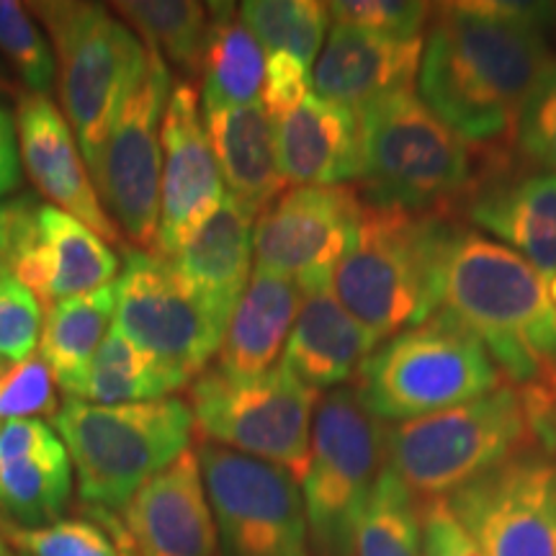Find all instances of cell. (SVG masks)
Listing matches in <instances>:
<instances>
[{"instance_id": "74e56055", "label": "cell", "mask_w": 556, "mask_h": 556, "mask_svg": "<svg viewBox=\"0 0 556 556\" xmlns=\"http://www.w3.org/2000/svg\"><path fill=\"white\" fill-rule=\"evenodd\" d=\"M50 368L39 356L13 364L11 371L0 379V426L11 420H39L60 409L58 392Z\"/></svg>"}, {"instance_id": "8fae6325", "label": "cell", "mask_w": 556, "mask_h": 556, "mask_svg": "<svg viewBox=\"0 0 556 556\" xmlns=\"http://www.w3.org/2000/svg\"><path fill=\"white\" fill-rule=\"evenodd\" d=\"M114 325L176 389L191 387L206 371L225 338V325L186 287L170 261L150 250H127L116 281Z\"/></svg>"}, {"instance_id": "5b68a950", "label": "cell", "mask_w": 556, "mask_h": 556, "mask_svg": "<svg viewBox=\"0 0 556 556\" xmlns=\"http://www.w3.org/2000/svg\"><path fill=\"white\" fill-rule=\"evenodd\" d=\"M88 510L122 513L129 500L191 448L193 413L180 397L93 405L67 397L52 417Z\"/></svg>"}, {"instance_id": "3957f363", "label": "cell", "mask_w": 556, "mask_h": 556, "mask_svg": "<svg viewBox=\"0 0 556 556\" xmlns=\"http://www.w3.org/2000/svg\"><path fill=\"white\" fill-rule=\"evenodd\" d=\"M443 307L482 340L516 387L536 381L556 356L548 281L503 242L464 229L451 253Z\"/></svg>"}, {"instance_id": "e0dca14e", "label": "cell", "mask_w": 556, "mask_h": 556, "mask_svg": "<svg viewBox=\"0 0 556 556\" xmlns=\"http://www.w3.org/2000/svg\"><path fill=\"white\" fill-rule=\"evenodd\" d=\"M462 208L546 281L556 276V173L523 157L520 163L507 155L490 157Z\"/></svg>"}, {"instance_id": "30bf717a", "label": "cell", "mask_w": 556, "mask_h": 556, "mask_svg": "<svg viewBox=\"0 0 556 556\" xmlns=\"http://www.w3.org/2000/svg\"><path fill=\"white\" fill-rule=\"evenodd\" d=\"M317 402L319 394L281 364L250 379L227 377L208 366L189 394L201 441L287 469L296 482L309 464Z\"/></svg>"}, {"instance_id": "d4e9b609", "label": "cell", "mask_w": 556, "mask_h": 556, "mask_svg": "<svg viewBox=\"0 0 556 556\" xmlns=\"http://www.w3.org/2000/svg\"><path fill=\"white\" fill-rule=\"evenodd\" d=\"M304 299L291 278L255 266L229 317L214 368L227 377L250 379L278 366Z\"/></svg>"}, {"instance_id": "bcb514c9", "label": "cell", "mask_w": 556, "mask_h": 556, "mask_svg": "<svg viewBox=\"0 0 556 556\" xmlns=\"http://www.w3.org/2000/svg\"><path fill=\"white\" fill-rule=\"evenodd\" d=\"M539 379H541V381H546V384L552 387L554 392H556V356L552 358V364H548V366L544 368V374H541Z\"/></svg>"}, {"instance_id": "7bdbcfd3", "label": "cell", "mask_w": 556, "mask_h": 556, "mask_svg": "<svg viewBox=\"0 0 556 556\" xmlns=\"http://www.w3.org/2000/svg\"><path fill=\"white\" fill-rule=\"evenodd\" d=\"M37 206L31 197L0 201V278H9L16 270Z\"/></svg>"}, {"instance_id": "5bb4252c", "label": "cell", "mask_w": 556, "mask_h": 556, "mask_svg": "<svg viewBox=\"0 0 556 556\" xmlns=\"http://www.w3.org/2000/svg\"><path fill=\"white\" fill-rule=\"evenodd\" d=\"M361 212L364 201L348 186H291L255 219V266L291 278L304 296L330 291Z\"/></svg>"}, {"instance_id": "60d3db41", "label": "cell", "mask_w": 556, "mask_h": 556, "mask_svg": "<svg viewBox=\"0 0 556 556\" xmlns=\"http://www.w3.org/2000/svg\"><path fill=\"white\" fill-rule=\"evenodd\" d=\"M420 526L426 556H484L467 528L451 513L446 497L420 503Z\"/></svg>"}, {"instance_id": "44dd1931", "label": "cell", "mask_w": 556, "mask_h": 556, "mask_svg": "<svg viewBox=\"0 0 556 556\" xmlns=\"http://www.w3.org/2000/svg\"><path fill=\"white\" fill-rule=\"evenodd\" d=\"M422 39H394L358 26L332 24L317 65L312 70V88L323 101L351 111L415 88L420 73Z\"/></svg>"}, {"instance_id": "cb8c5ba5", "label": "cell", "mask_w": 556, "mask_h": 556, "mask_svg": "<svg viewBox=\"0 0 556 556\" xmlns=\"http://www.w3.org/2000/svg\"><path fill=\"white\" fill-rule=\"evenodd\" d=\"M379 345L332 291L304 299L283 348L281 366L312 392H332L356 379L358 368Z\"/></svg>"}, {"instance_id": "f6af8a7d", "label": "cell", "mask_w": 556, "mask_h": 556, "mask_svg": "<svg viewBox=\"0 0 556 556\" xmlns=\"http://www.w3.org/2000/svg\"><path fill=\"white\" fill-rule=\"evenodd\" d=\"M106 520L111 523V528H114L116 539H119L122 556H137V554H135V546H131V539H129L127 528H124V523H122V518L114 516V513H106Z\"/></svg>"}, {"instance_id": "4316f807", "label": "cell", "mask_w": 556, "mask_h": 556, "mask_svg": "<svg viewBox=\"0 0 556 556\" xmlns=\"http://www.w3.org/2000/svg\"><path fill=\"white\" fill-rule=\"evenodd\" d=\"M116 283L45 307L39 332V358L50 368L54 384L67 397H78L96 353L114 325Z\"/></svg>"}, {"instance_id": "e575fe53", "label": "cell", "mask_w": 556, "mask_h": 556, "mask_svg": "<svg viewBox=\"0 0 556 556\" xmlns=\"http://www.w3.org/2000/svg\"><path fill=\"white\" fill-rule=\"evenodd\" d=\"M0 52L29 93H47L52 88L58 75L54 50L26 5L0 0Z\"/></svg>"}, {"instance_id": "277c9868", "label": "cell", "mask_w": 556, "mask_h": 556, "mask_svg": "<svg viewBox=\"0 0 556 556\" xmlns=\"http://www.w3.org/2000/svg\"><path fill=\"white\" fill-rule=\"evenodd\" d=\"M361 178L366 206L454 217L475 189L471 144L422 103L415 88L397 90L358 111Z\"/></svg>"}, {"instance_id": "83f0119b", "label": "cell", "mask_w": 556, "mask_h": 556, "mask_svg": "<svg viewBox=\"0 0 556 556\" xmlns=\"http://www.w3.org/2000/svg\"><path fill=\"white\" fill-rule=\"evenodd\" d=\"M208 37L201 65V109H238L261 101L268 54L242 24L235 3H208Z\"/></svg>"}, {"instance_id": "f546056e", "label": "cell", "mask_w": 556, "mask_h": 556, "mask_svg": "<svg viewBox=\"0 0 556 556\" xmlns=\"http://www.w3.org/2000/svg\"><path fill=\"white\" fill-rule=\"evenodd\" d=\"M73 497L67 448L0 467V526L45 528L62 520Z\"/></svg>"}, {"instance_id": "9a60e30c", "label": "cell", "mask_w": 556, "mask_h": 556, "mask_svg": "<svg viewBox=\"0 0 556 556\" xmlns=\"http://www.w3.org/2000/svg\"><path fill=\"white\" fill-rule=\"evenodd\" d=\"M446 503L484 556H556V456L523 451Z\"/></svg>"}, {"instance_id": "c3c4849f", "label": "cell", "mask_w": 556, "mask_h": 556, "mask_svg": "<svg viewBox=\"0 0 556 556\" xmlns=\"http://www.w3.org/2000/svg\"><path fill=\"white\" fill-rule=\"evenodd\" d=\"M11 361H5V358H0V379H3L5 377V374H9L11 371Z\"/></svg>"}, {"instance_id": "7c38bea8", "label": "cell", "mask_w": 556, "mask_h": 556, "mask_svg": "<svg viewBox=\"0 0 556 556\" xmlns=\"http://www.w3.org/2000/svg\"><path fill=\"white\" fill-rule=\"evenodd\" d=\"M219 556H312L299 482L287 469L201 441Z\"/></svg>"}, {"instance_id": "f1b7e54d", "label": "cell", "mask_w": 556, "mask_h": 556, "mask_svg": "<svg viewBox=\"0 0 556 556\" xmlns=\"http://www.w3.org/2000/svg\"><path fill=\"white\" fill-rule=\"evenodd\" d=\"M148 50L157 52L165 65L178 67L186 80L201 75L208 37V3L199 0H127L111 5Z\"/></svg>"}, {"instance_id": "ffe728a7", "label": "cell", "mask_w": 556, "mask_h": 556, "mask_svg": "<svg viewBox=\"0 0 556 556\" xmlns=\"http://www.w3.org/2000/svg\"><path fill=\"white\" fill-rule=\"evenodd\" d=\"M116 274L119 258L106 240L58 206H37L29 240L21 250L13 278L31 289L39 304L50 307L67 299L86 296L114 283Z\"/></svg>"}, {"instance_id": "d6986e66", "label": "cell", "mask_w": 556, "mask_h": 556, "mask_svg": "<svg viewBox=\"0 0 556 556\" xmlns=\"http://www.w3.org/2000/svg\"><path fill=\"white\" fill-rule=\"evenodd\" d=\"M122 513L137 556H219L197 448L152 477Z\"/></svg>"}, {"instance_id": "7402d4cb", "label": "cell", "mask_w": 556, "mask_h": 556, "mask_svg": "<svg viewBox=\"0 0 556 556\" xmlns=\"http://www.w3.org/2000/svg\"><path fill=\"white\" fill-rule=\"evenodd\" d=\"M278 168L287 186H345L361 178L356 111L309 93L276 122Z\"/></svg>"}, {"instance_id": "9c48e42d", "label": "cell", "mask_w": 556, "mask_h": 556, "mask_svg": "<svg viewBox=\"0 0 556 556\" xmlns=\"http://www.w3.org/2000/svg\"><path fill=\"white\" fill-rule=\"evenodd\" d=\"M384 428L353 384L319 397L309 464L299 482L312 556H356L368 500L384 469Z\"/></svg>"}, {"instance_id": "603a6c76", "label": "cell", "mask_w": 556, "mask_h": 556, "mask_svg": "<svg viewBox=\"0 0 556 556\" xmlns=\"http://www.w3.org/2000/svg\"><path fill=\"white\" fill-rule=\"evenodd\" d=\"M255 217L232 197L170 255V266L227 328L253 276Z\"/></svg>"}, {"instance_id": "b9f144b4", "label": "cell", "mask_w": 556, "mask_h": 556, "mask_svg": "<svg viewBox=\"0 0 556 556\" xmlns=\"http://www.w3.org/2000/svg\"><path fill=\"white\" fill-rule=\"evenodd\" d=\"M65 451L52 426L41 420H11L0 426V467L24 458Z\"/></svg>"}, {"instance_id": "4dcf8cb0", "label": "cell", "mask_w": 556, "mask_h": 556, "mask_svg": "<svg viewBox=\"0 0 556 556\" xmlns=\"http://www.w3.org/2000/svg\"><path fill=\"white\" fill-rule=\"evenodd\" d=\"M173 392L178 389L168 374L148 353L139 351L116 325H111L83 392L75 400L93 402V405H131V402L170 397Z\"/></svg>"}, {"instance_id": "484cf974", "label": "cell", "mask_w": 556, "mask_h": 556, "mask_svg": "<svg viewBox=\"0 0 556 556\" xmlns=\"http://www.w3.org/2000/svg\"><path fill=\"white\" fill-rule=\"evenodd\" d=\"M204 122L227 197L258 219L263 208L289 189L278 168L276 124L261 101L238 109L204 111Z\"/></svg>"}, {"instance_id": "7a4b0ae2", "label": "cell", "mask_w": 556, "mask_h": 556, "mask_svg": "<svg viewBox=\"0 0 556 556\" xmlns=\"http://www.w3.org/2000/svg\"><path fill=\"white\" fill-rule=\"evenodd\" d=\"M448 214L366 206L330 291L377 340L443 307L451 253L464 232Z\"/></svg>"}, {"instance_id": "8d00e7d4", "label": "cell", "mask_w": 556, "mask_h": 556, "mask_svg": "<svg viewBox=\"0 0 556 556\" xmlns=\"http://www.w3.org/2000/svg\"><path fill=\"white\" fill-rule=\"evenodd\" d=\"M513 142L526 163L556 173V58L528 96Z\"/></svg>"}, {"instance_id": "d590c367", "label": "cell", "mask_w": 556, "mask_h": 556, "mask_svg": "<svg viewBox=\"0 0 556 556\" xmlns=\"http://www.w3.org/2000/svg\"><path fill=\"white\" fill-rule=\"evenodd\" d=\"M336 24L358 26L394 39H422L435 5L417 0H336L328 3Z\"/></svg>"}, {"instance_id": "8992f818", "label": "cell", "mask_w": 556, "mask_h": 556, "mask_svg": "<svg viewBox=\"0 0 556 556\" xmlns=\"http://www.w3.org/2000/svg\"><path fill=\"white\" fill-rule=\"evenodd\" d=\"M500 379L482 340L441 307L426 323L381 340L353 387L379 422L397 426L495 392Z\"/></svg>"}, {"instance_id": "ac0fdd59", "label": "cell", "mask_w": 556, "mask_h": 556, "mask_svg": "<svg viewBox=\"0 0 556 556\" xmlns=\"http://www.w3.org/2000/svg\"><path fill=\"white\" fill-rule=\"evenodd\" d=\"M21 163L41 197L80 219L101 240L124 245L122 229L109 217L65 114L47 93H24L16 114Z\"/></svg>"}, {"instance_id": "7dc6e473", "label": "cell", "mask_w": 556, "mask_h": 556, "mask_svg": "<svg viewBox=\"0 0 556 556\" xmlns=\"http://www.w3.org/2000/svg\"><path fill=\"white\" fill-rule=\"evenodd\" d=\"M0 556H21V554L9 544V541L0 536Z\"/></svg>"}, {"instance_id": "ee69618b", "label": "cell", "mask_w": 556, "mask_h": 556, "mask_svg": "<svg viewBox=\"0 0 556 556\" xmlns=\"http://www.w3.org/2000/svg\"><path fill=\"white\" fill-rule=\"evenodd\" d=\"M21 144L16 119L5 106H0V199L9 197L21 186Z\"/></svg>"}, {"instance_id": "f35d334b", "label": "cell", "mask_w": 556, "mask_h": 556, "mask_svg": "<svg viewBox=\"0 0 556 556\" xmlns=\"http://www.w3.org/2000/svg\"><path fill=\"white\" fill-rule=\"evenodd\" d=\"M39 299L18 278H0V358L21 364L39 348L41 332Z\"/></svg>"}, {"instance_id": "1f68e13d", "label": "cell", "mask_w": 556, "mask_h": 556, "mask_svg": "<svg viewBox=\"0 0 556 556\" xmlns=\"http://www.w3.org/2000/svg\"><path fill=\"white\" fill-rule=\"evenodd\" d=\"M238 13L268 54H291L304 65L319 58L330 31V9L319 0H248Z\"/></svg>"}, {"instance_id": "52a82bcc", "label": "cell", "mask_w": 556, "mask_h": 556, "mask_svg": "<svg viewBox=\"0 0 556 556\" xmlns=\"http://www.w3.org/2000/svg\"><path fill=\"white\" fill-rule=\"evenodd\" d=\"M531 446L523 394L497 387L464 405L387 426L384 467L426 503L454 495Z\"/></svg>"}, {"instance_id": "4fadbf2b", "label": "cell", "mask_w": 556, "mask_h": 556, "mask_svg": "<svg viewBox=\"0 0 556 556\" xmlns=\"http://www.w3.org/2000/svg\"><path fill=\"white\" fill-rule=\"evenodd\" d=\"M170 70L148 50L127 101L103 144L93 184L122 235L152 250L160 222L163 119L170 99Z\"/></svg>"}, {"instance_id": "6da1fadb", "label": "cell", "mask_w": 556, "mask_h": 556, "mask_svg": "<svg viewBox=\"0 0 556 556\" xmlns=\"http://www.w3.org/2000/svg\"><path fill=\"white\" fill-rule=\"evenodd\" d=\"M554 26V3L462 0L435 5L417 96L471 148H503L516 135L528 96L556 58Z\"/></svg>"}, {"instance_id": "ab89813d", "label": "cell", "mask_w": 556, "mask_h": 556, "mask_svg": "<svg viewBox=\"0 0 556 556\" xmlns=\"http://www.w3.org/2000/svg\"><path fill=\"white\" fill-rule=\"evenodd\" d=\"M312 73L309 65L302 60L291 58V54L276 52L268 54L266 60V80L261 90V106L266 109L270 122L283 119L294 111L299 103L309 96Z\"/></svg>"}, {"instance_id": "d6a6232c", "label": "cell", "mask_w": 556, "mask_h": 556, "mask_svg": "<svg viewBox=\"0 0 556 556\" xmlns=\"http://www.w3.org/2000/svg\"><path fill=\"white\" fill-rule=\"evenodd\" d=\"M356 556H426L420 500L389 467L381 469L374 495L368 500Z\"/></svg>"}, {"instance_id": "681fc988", "label": "cell", "mask_w": 556, "mask_h": 556, "mask_svg": "<svg viewBox=\"0 0 556 556\" xmlns=\"http://www.w3.org/2000/svg\"><path fill=\"white\" fill-rule=\"evenodd\" d=\"M548 296H552V302H554V307H556V276L552 278V281H548Z\"/></svg>"}, {"instance_id": "ba28073f", "label": "cell", "mask_w": 556, "mask_h": 556, "mask_svg": "<svg viewBox=\"0 0 556 556\" xmlns=\"http://www.w3.org/2000/svg\"><path fill=\"white\" fill-rule=\"evenodd\" d=\"M26 9L50 34L62 114L93 176L116 114L148 60V47L101 3L54 0Z\"/></svg>"}, {"instance_id": "836d02e7", "label": "cell", "mask_w": 556, "mask_h": 556, "mask_svg": "<svg viewBox=\"0 0 556 556\" xmlns=\"http://www.w3.org/2000/svg\"><path fill=\"white\" fill-rule=\"evenodd\" d=\"M93 520L62 518L45 528L0 526V536L21 556H122L119 539L103 510H88Z\"/></svg>"}, {"instance_id": "2e32d148", "label": "cell", "mask_w": 556, "mask_h": 556, "mask_svg": "<svg viewBox=\"0 0 556 556\" xmlns=\"http://www.w3.org/2000/svg\"><path fill=\"white\" fill-rule=\"evenodd\" d=\"M227 189L201 114V96L191 80L173 83L163 119L160 222L150 253L170 258L217 208Z\"/></svg>"}]
</instances>
